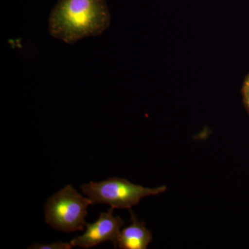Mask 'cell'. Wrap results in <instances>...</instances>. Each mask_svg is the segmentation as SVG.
<instances>
[{"label": "cell", "mask_w": 249, "mask_h": 249, "mask_svg": "<svg viewBox=\"0 0 249 249\" xmlns=\"http://www.w3.org/2000/svg\"><path fill=\"white\" fill-rule=\"evenodd\" d=\"M106 0H58L48 20L51 36L67 44L103 34L110 25Z\"/></svg>", "instance_id": "obj_1"}, {"label": "cell", "mask_w": 249, "mask_h": 249, "mask_svg": "<svg viewBox=\"0 0 249 249\" xmlns=\"http://www.w3.org/2000/svg\"><path fill=\"white\" fill-rule=\"evenodd\" d=\"M80 189L93 204L109 205L114 209H130L143 198L165 193L167 187L145 188L125 178H113L100 182L90 181L80 186Z\"/></svg>", "instance_id": "obj_2"}, {"label": "cell", "mask_w": 249, "mask_h": 249, "mask_svg": "<svg viewBox=\"0 0 249 249\" xmlns=\"http://www.w3.org/2000/svg\"><path fill=\"white\" fill-rule=\"evenodd\" d=\"M92 204L89 197H84L71 185H67L46 203V223L62 232L83 231L86 225L88 208Z\"/></svg>", "instance_id": "obj_3"}, {"label": "cell", "mask_w": 249, "mask_h": 249, "mask_svg": "<svg viewBox=\"0 0 249 249\" xmlns=\"http://www.w3.org/2000/svg\"><path fill=\"white\" fill-rule=\"evenodd\" d=\"M124 224L122 218L114 215V209L110 208L107 212L101 213L96 222L86 223L84 233L73 239L70 244L72 247L89 249L109 241L116 248L121 229Z\"/></svg>", "instance_id": "obj_4"}, {"label": "cell", "mask_w": 249, "mask_h": 249, "mask_svg": "<svg viewBox=\"0 0 249 249\" xmlns=\"http://www.w3.org/2000/svg\"><path fill=\"white\" fill-rule=\"evenodd\" d=\"M130 213L132 222L121 231L117 246L121 249H146L152 240L151 232L137 219L133 211Z\"/></svg>", "instance_id": "obj_5"}, {"label": "cell", "mask_w": 249, "mask_h": 249, "mask_svg": "<svg viewBox=\"0 0 249 249\" xmlns=\"http://www.w3.org/2000/svg\"><path fill=\"white\" fill-rule=\"evenodd\" d=\"M72 246L70 243L66 242H54V243L49 244V245H45L41 244L34 242V245L29 247L31 249H70Z\"/></svg>", "instance_id": "obj_6"}, {"label": "cell", "mask_w": 249, "mask_h": 249, "mask_svg": "<svg viewBox=\"0 0 249 249\" xmlns=\"http://www.w3.org/2000/svg\"><path fill=\"white\" fill-rule=\"evenodd\" d=\"M244 94H245V100L246 104L249 109V84L246 83L245 89H244Z\"/></svg>", "instance_id": "obj_7"}, {"label": "cell", "mask_w": 249, "mask_h": 249, "mask_svg": "<svg viewBox=\"0 0 249 249\" xmlns=\"http://www.w3.org/2000/svg\"><path fill=\"white\" fill-rule=\"evenodd\" d=\"M246 83H249V76L248 79H247V82H246Z\"/></svg>", "instance_id": "obj_8"}]
</instances>
